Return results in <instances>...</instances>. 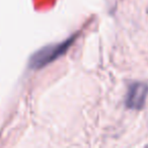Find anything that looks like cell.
<instances>
[{"label":"cell","mask_w":148,"mask_h":148,"mask_svg":"<svg viewBox=\"0 0 148 148\" xmlns=\"http://www.w3.org/2000/svg\"><path fill=\"white\" fill-rule=\"evenodd\" d=\"M148 95V85L145 83H132L128 88L126 95V106L129 109L141 110L145 105L146 97Z\"/></svg>","instance_id":"obj_2"},{"label":"cell","mask_w":148,"mask_h":148,"mask_svg":"<svg viewBox=\"0 0 148 148\" xmlns=\"http://www.w3.org/2000/svg\"><path fill=\"white\" fill-rule=\"evenodd\" d=\"M75 38L76 37L73 36L62 43L49 45L40 49L29 59V67L33 69H40V68L45 67L46 65L55 61L56 59H58L66 53V51L72 45Z\"/></svg>","instance_id":"obj_1"}]
</instances>
